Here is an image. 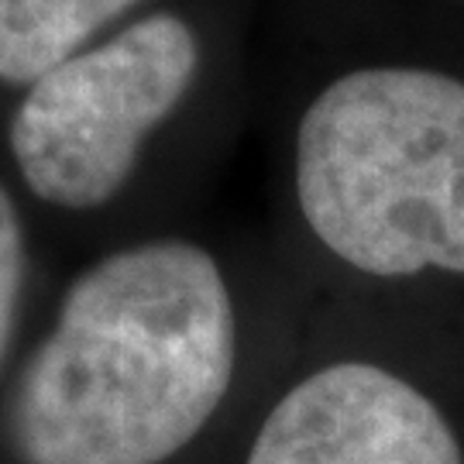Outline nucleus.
<instances>
[{
	"mask_svg": "<svg viewBox=\"0 0 464 464\" xmlns=\"http://www.w3.org/2000/svg\"><path fill=\"white\" fill-rule=\"evenodd\" d=\"M241 303L193 237H141L72 268L0 389V464H172L224 413Z\"/></svg>",
	"mask_w": 464,
	"mask_h": 464,
	"instance_id": "nucleus-1",
	"label": "nucleus"
},
{
	"mask_svg": "<svg viewBox=\"0 0 464 464\" xmlns=\"http://www.w3.org/2000/svg\"><path fill=\"white\" fill-rule=\"evenodd\" d=\"M159 0H0V111Z\"/></svg>",
	"mask_w": 464,
	"mask_h": 464,
	"instance_id": "nucleus-5",
	"label": "nucleus"
},
{
	"mask_svg": "<svg viewBox=\"0 0 464 464\" xmlns=\"http://www.w3.org/2000/svg\"><path fill=\"white\" fill-rule=\"evenodd\" d=\"M293 193L306 231L344 266L464 276V83L420 66L331 80L296 121Z\"/></svg>",
	"mask_w": 464,
	"mask_h": 464,
	"instance_id": "nucleus-2",
	"label": "nucleus"
},
{
	"mask_svg": "<svg viewBox=\"0 0 464 464\" xmlns=\"http://www.w3.org/2000/svg\"><path fill=\"white\" fill-rule=\"evenodd\" d=\"M241 464H464L444 410L375 362H327L282 389Z\"/></svg>",
	"mask_w": 464,
	"mask_h": 464,
	"instance_id": "nucleus-4",
	"label": "nucleus"
},
{
	"mask_svg": "<svg viewBox=\"0 0 464 464\" xmlns=\"http://www.w3.org/2000/svg\"><path fill=\"white\" fill-rule=\"evenodd\" d=\"M203 69L199 24L155 4L0 111V162L45 241L117 214Z\"/></svg>",
	"mask_w": 464,
	"mask_h": 464,
	"instance_id": "nucleus-3",
	"label": "nucleus"
},
{
	"mask_svg": "<svg viewBox=\"0 0 464 464\" xmlns=\"http://www.w3.org/2000/svg\"><path fill=\"white\" fill-rule=\"evenodd\" d=\"M45 237L0 162V389L52 296Z\"/></svg>",
	"mask_w": 464,
	"mask_h": 464,
	"instance_id": "nucleus-6",
	"label": "nucleus"
}]
</instances>
